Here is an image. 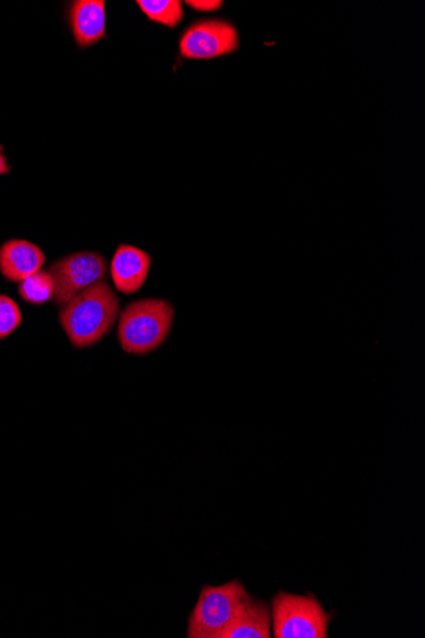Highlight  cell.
<instances>
[{
    "instance_id": "obj_1",
    "label": "cell",
    "mask_w": 425,
    "mask_h": 638,
    "mask_svg": "<svg viewBox=\"0 0 425 638\" xmlns=\"http://www.w3.org/2000/svg\"><path fill=\"white\" fill-rule=\"evenodd\" d=\"M119 312V297L109 283L100 281L62 306L59 321L70 344L82 349L102 341L114 328Z\"/></svg>"
},
{
    "instance_id": "obj_2",
    "label": "cell",
    "mask_w": 425,
    "mask_h": 638,
    "mask_svg": "<svg viewBox=\"0 0 425 638\" xmlns=\"http://www.w3.org/2000/svg\"><path fill=\"white\" fill-rule=\"evenodd\" d=\"M175 320V309L161 298L132 302L121 312L118 339L128 355L146 356L166 342Z\"/></svg>"
},
{
    "instance_id": "obj_3",
    "label": "cell",
    "mask_w": 425,
    "mask_h": 638,
    "mask_svg": "<svg viewBox=\"0 0 425 638\" xmlns=\"http://www.w3.org/2000/svg\"><path fill=\"white\" fill-rule=\"evenodd\" d=\"M249 598L244 584L238 580L219 586H203L190 614L186 636L224 638Z\"/></svg>"
},
{
    "instance_id": "obj_4",
    "label": "cell",
    "mask_w": 425,
    "mask_h": 638,
    "mask_svg": "<svg viewBox=\"0 0 425 638\" xmlns=\"http://www.w3.org/2000/svg\"><path fill=\"white\" fill-rule=\"evenodd\" d=\"M330 614L314 595L280 591L272 602L275 638H328Z\"/></svg>"
},
{
    "instance_id": "obj_5",
    "label": "cell",
    "mask_w": 425,
    "mask_h": 638,
    "mask_svg": "<svg viewBox=\"0 0 425 638\" xmlns=\"http://www.w3.org/2000/svg\"><path fill=\"white\" fill-rule=\"evenodd\" d=\"M55 283L54 302L62 307L79 292L104 281L107 276V262L104 256L82 251L56 260L48 269Z\"/></svg>"
},
{
    "instance_id": "obj_6",
    "label": "cell",
    "mask_w": 425,
    "mask_h": 638,
    "mask_svg": "<svg viewBox=\"0 0 425 638\" xmlns=\"http://www.w3.org/2000/svg\"><path fill=\"white\" fill-rule=\"evenodd\" d=\"M240 45L238 32L231 23L221 20L199 21L184 32L180 40L182 57L213 59L235 53Z\"/></svg>"
},
{
    "instance_id": "obj_7",
    "label": "cell",
    "mask_w": 425,
    "mask_h": 638,
    "mask_svg": "<svg viewBox=\"0 0 425 638\" xmlns=\"http://www.w3.org/2000/svg\"><path fill=\"white\" fill-rule=\"evenodd\" d=\"M151 255L132 245H120L112 258L111 277L116 290L133 295L147 282L151 270Z\"/></svg>"
},
{
    "instance_id": "obj_8",
    "label": "cell",
    "mask_w": 425,
    "mask_h": 638,
    "mask_svg": "<svg viewBox=\"0 0 425 638\" xmlns=\"http://www.w3.org/2000/svg\"><path fill=\"white\" fill-rule=\"evenodd\" d=\"M45 262L44 251L30 241L14 239L0 246V272L8 281H25L40 272Z\"/></svg>"
},
{
    "instance_id": "obj_9",
    "label": "cell",
    "mask_w": 425,
    "mask_h": 638,
    "mask_svg": "<svg viewBox=\"0 0 425 638\" xmlns=\"http://www.w3.org/2000/svg\"><path fill=\"white\" fill-rule=\"evenodd\" d=\"M70 26L81 48H87L106 35V3L104 0H77L70 6Z\"/></svg>"
},
{
    "instance_id": "obj_10",
    "label": "cell",
    "mask_w": 425,
    "mask_h": 638,
    "mask_svg": "<svg viewBox=\"0 0 425 638\" xmlns=\"http://www.w3.org/2000/svg\"><path fill=\"white\" fill-rule=\"evenodd\" d=\"M270 630L272 610L268 604L250 595L224 638H269L272 636Z\"/></svg>"
},
{
    "instance_id": "obj_11",
    "label": "cell",
    "mask_w": 425,
    "mask_h": 638,
    "mask_svg": "<svg viewBox=\"0 0 425 638\" xmlns=\"http://www.w3.org/2000/svg\"><path fill=\"white\" fill-rule=\"evenodd\" d=\"M137 4L149 20L171 29L179 26L184 18V9L179 0H138Z\"/></svg>"
},
{
    "instance_id": "obj_12",
    "label": "cell",
    "mask_w": 425,
    "mask_h": 638,
    "mask_svg": "<svg viewBox=\"0 0 425 638\" xmlns=\"http://www.w3.org/2000/svg\"><path fill=\"white\" fill-rule=\"evenodd\" d=\"M55 283L48 270H40L20 283L22 300L31 305H44L54 300Z\"/></svg>"
},
{
    "instance_id": "obj_13",
    "label": "cell",
    "mask_w": 425,
    "mask_h": 638,
    "mask_svg": "<svg viewBox=\"0 0 425 638\" xmlns=\"http://www.w3.org/2000/svg\"><path fill=\"white\" fill-rule=\"evenodd\" d=\"M22 311L13 298L0 295V341L9 337L21 327Z\"/></svg>"
},
{
    "instance_id": "obj_14",
    "label": "cell",
    "mask_w": 425,
    "mask_h": 638,
    "mask_svg": "<svg viewBox=\"0 0 425 638\" xmlns=\"http://www.w3.org/2000/svg\"><path fill=\"white\" fill-rule=\"evenodd\" d=\"M185 4L199 12H214L222 7L223 2L221 0H188Z\"/></svg>"
},
{
    "instance_id": "obj_15",
    "label": "cell",
    "mask_w": 425,
    "mask_h": 638,
    "mask_svg": "<svg viewBox=\"0 0 425 638\" xmlns=\"http://www.w3.org/2000/svg\"><path fill=\"white\" fill-rule=\"evenodd\" d=\"M9 172V166L7 164L6 157H4L2 149H0V176L6 175Z\"/></svg>"
}]
</instances>
